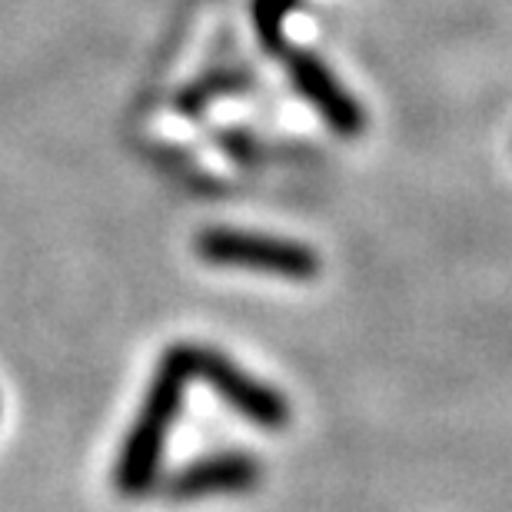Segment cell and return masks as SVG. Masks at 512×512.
Listing matches in <instances>:
<instances>
[{
    "instance_id": "obj_3",
    "label": "cell",
    "mask_w": 512,
    "mask_h": 512,
    "mask_svg": "<svg viewBox=\"0 0 512 512\" xmlns=\"http://www.w3.org/2000/svg\"><path fill=\"white\" fill-rule=\"evenodd\" d=\"M187 363L193 380L207 383L233 413L250 419L253 426L266 429V433H280L290 423V399H286L276 386H266L237 366L230 356L217 353L213 346H187Z\"/></svg>"
},
{
    "instance_id": "obj_5",
    "label": "cell",
    "mask_w": 512,
    "mask_h": 512,
    "mask_svg": "<svg viewBox=\"0 0 512 512\" xmlns=\"http://www.w3.org/2000/svg\"><path fill=\"white\" fill-rule=\"evenodd\" d=\"M263 466L260 459L250 453H210L197 459V463L183 466L163 493L177 503H190V499H210V496H240L260 486Z\"/></svg>"
},
{
    "instance_id": "obj_6",
    "label": "cell",
    "mask_w": 512,
    "mask_h": 512,
    "mask_svg": "<svg viewBox=\"0 0 512 512\" xmlns=\"http://www.w3.org/2000/svg\"><path fill=\"white\" fill-rule=\"evenodd\" d=\"M296 7H300V0H253V27L266 54L280 57L286 50L283 24Z\"/></svg>"
},
{
    "instance_id": "obj_4",
    "label": "cell",
    "mask_w": 512,
    "mask_h": 512,
    "mask_svg": "<svg viewBox=\"0 0 512 512\" xmlns=\"http://www.w3.org/2000/svg\"><path fill=\"white\" fill-rule=\"evenodd\" d=\"M283 64L290 74V84L296 87V94L306 97L316 107L326 124H330L340 137H360L366 130V110L350 90L340 84V77L323 64L320 54L313 50H283Z\"/></svg>"
},
{
    "instance_id": "obj_2",
    "label": "cell",
    "mask_w": 512,
    "mask_h": 512,
    "mask_svg": "<svg viewBox=\"0 0 512 512\" xmlns=\"http://www.w3.org/2000/svg\"><path fill=\"white\" fill-rule=\"evenodd\" d=\"M193 250L200 253V260L213 266H237V270L280 276V280L293 283L320 276V256H316V250L286 237H270V233L213 227L193 240Z\"/></svg>"
},
{
    "instance_id": "obj_1",
    "label": "cell",
    "mask_w": 512,
    "mask_h": 512,
    "mask_svg": "<svg viewBox=\"0 0 512 512\" xmlns=\"http://www.w3.org/2000/svg\"><path fill=\"white\" fill-rule=\"evenodd\" d=\"M193 380L190 363H187V346H173L160 360L153 383L143 396V406L137 419H133L130 433L120 449L117 469H114V486L124 496H143L157 486L160 466H163V449L177 423L183 396H187V383Z\"/></svg>"
}]
</instances>
